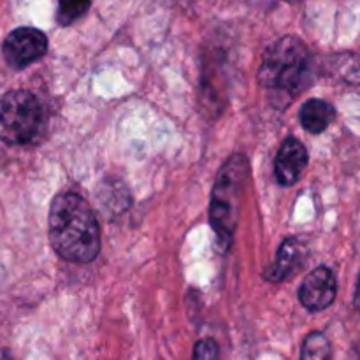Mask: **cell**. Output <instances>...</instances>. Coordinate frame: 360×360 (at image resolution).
I'll use <instances>...</instances> for the list:
<instances>
[{
	"instance_id": "1",
	"label": "cell",
	"mask_w": 360,
	"mask_h": 360,
	"mask_svg": "<svg viewBox=\"0 0 360 360\" xmlns=\"http://www.w3.org/2000/svg\"><path fill=\"white\" fill-rule=\"evenodd\" d=\"M49 241L60 259L94 262L101 252V229L94 210L76 193H60L49 207Z\"/></svg>"
},
{
	"instance_id": "2",
	"label": "cell",
	"mask_w": 360,
	"mask_h": 360,
	"mask_svg": "<svg viewBox=\"0 0 360 360\" xmlns=\"http://www.w3.org/2000/svg\"><path fill=\"white\" fill-rule=\"evenodd\" d=\"M313 56L308 46L294 35H285L264 53L259 70L260 86L276 108H287L309 88L313 81Z\"/></svg>"
},
{
	"instance_id": "3",
	"label": "cell",
	"mask_w": 360,
	"mask_h": 360,
	"mask_svg": "<svg viewBox=\"0 0 360 360\" xmlns=\"http://www.w3.org/2000/svg\"><path fill=\"white\" fill-rule=\"evenodd\" d=\"M250 176H252V167L245 153H232L218 171L213 193H211L210 224L217 234L221 253L229 252L234 241L239 207H241Z\"/></svg>"
},
{
	"instance_id": "4",
	"label": "cell",
	"mask_w": 360,
	"mask_h": 360,
	"mask_svg": "<svg viewBox=\"0 0 360 360\" xmlns=\"http://www.w3.org/2000/svg\"><path fill=\"white\" fill-rule=\"evenodd\" d=\"M44 125V109L32 91L13 90L0 98V141L23 146L37 139Z\"/></svg>"
},
{
	"instance_id": "5",
	"label": "cell",
	"mask_w": 360,
	"mask_h": 360,
	"mask_svg": "<svg viewBox=\"0 0 360 360\" xmlns=\"http://www.w3.org/2000/svg\"><path fill=\"white\" fill-rule=\"evenodd\" d=\"M48 51V37L44 32L32 27H20L11 32L2 44L6 62L13 69H25L37 62Z\"/></svg>"
},
{
	"instance_id": "6",
	"label": "cell",
	"mask_w": 360,
	"mask_h": 360,
	"mask_svg": "<svg viewBox=\"0 0 360 360\" xmlns=\"http://www.w3.org/2000/svg\"><path fill=\"white\" fill-rule=\"evenodd\" d=\"M338 295V281L333 271L326 266L313 269L299 288V301L308 311H323Z\"/></svg>"
},
{
	"instance_id": "7",
	"label": "cell",
	"mask_w": 360,
	"mask_h": 360,
	"mask_svg": "<svg viewBox=\"0 0 360 360\" xmlns=\"http://www.w3.org/2000/svg\"><path fill=\"white\" fill-rule=\"evenodd\" d=\"M308 151L304 144L295 137H287L280 146L274 162V172L281 186H292L299 181L304 169L308 167Z\"/></svg>"
},
{
	"instance_id": "8",
	"label": "cell",
	"mask_w": 360,
	"mask_h": 360,
	"mask_svg": "<svg viewBox=\"0 0 360 360\" xmlns=\"http://www.w3.org/2000/svg\"><path fill=\"white\" fill-rule=\"evenodd\" d=\"M306 245L299 238H287L280 245L274 262L264 271V278L271 283L287 281L292 274L297 273L306 259Z\"/></svg>"
},
{
	"instance_id": "9",
	"label": "cell",
	"mask_w": 360,
	"mask_h": 360,
	"mask_svg": "<svg viewBox=\"0 0 360 360\" xmlns=\"http://www.w3.org/2000/svg\"><path fill=\"white\" fill-rule=\"evenodd\" d=\"M299 120L306 132L316 136V134L326 132L333 125V122L336 120V109L322 98H309L302 104L301 111H299Z\"/></svg>"
},
{
	"instance_id": "10",
	"label": "cell",
	"mask_w": 360,
	"mask_h": 360,
	"mask_svg": "<svg viewBox=\"0 0 360 360\" xmlns=\"http://www.w3.org/2000/svg\"><path fill=\"white\" fill-rule=\"evenodd\" d=\"M301 360H333V347L322 333L315 330L302 343Z\"/></svg>"
},
{
	"instance_id": "11",
	"label": "cell",
	"mask_w": 360,
	"mask_h": 360,
	"mask_svg": "<svg viewBox=\"0 0 360 360\" xmlns=\"http://www.w3.org/2000/svg\"><path fill=\"white\" fill-rule=\"evenodd\" d=\"M90 2L91 0H58L56 20L62 27H69L86 14V11L90 9Z\"/></svg>"
},
{
	"instance_id": "12",
	"label": "cell",
	"mask_w": 360,
	"mask_h": 360,
	"mask_svg": "<svg viewBox=\"0 0 360 360\" xmlns=\"http://www.w3.org/2000/svg\"><path fill=\"white\" fill-rule=\"evenodd\" d=\"M220 359V347L214 340H200L193 347L192 360H218Z\"/></svg>"
},
{
	"instance_id": "13",
	"label": "cell",
	"mask_w": 360,
	"mask_h": 360,
	"mask_svg": "<svg viewBox=\"0 0 360 360\" xmlns=\"http://www.w3.org/2000/svg\"><path fill=\"white\" fill-rule=\"evenodd\" d=\"M354 302H355V308H357V311L360 313V274H359V280H357V287H355Z\"/></svg>"
},
{
	"instance_id": "14",
	"label": "cell",
	"mask_w": 360,
	"mask_h": 360,
	"mask_svg": "<svg viewBox=\"0 0 360 360\" xmlns=\"http://www.w3.org/2000/svg\"><path fill=\"white\" fill-rule=\"evenodd\" d=\"M352 360H360V338L355 341L354 352H352Z\"/></svg>"
},
{
	"instance_id": "15",
	"label": "cell",
	"mask_w": 360,
	"mask_h": 360,
	"mask_svg": "<svg viewBox=\"0 0 360 360\" xmlns=\"http://www.w3.org/2000/svg\"><path fill=\"white\" fill-rule=\"evenodd\" d=\"M287 2H301V0H287Z\"/></svg>"
}]
</instances>
